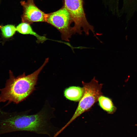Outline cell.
<instances>
[{
	"mask_svg": "<svg viewBox=\"0 0 137 137\" xmlns=\"http://www.w3.org/2000/svg\"><path fill=\"white\" fill-rule=\"evenodd\" d=\"M54 109L45 104L37 113L29 114L28 111L8 112L0 107V135L10 132L26 131L56 137L60 129L50 122Z\"/></svg>",
	"mask_w": 137,
	"mask_h": 137,
	"instance_id": "cell-1",
	"label": "cell"
},
{
	"mask_svg": "<svg viewBox=\"0 0 137 137\" xmlns=\"http://www.w3.org/2000/svg\"><path fill=\"white\" fill-rule=\"evenodd\" d=\"M46 59L43 64L33 73L26 75L24 73L15 77L11 71L5 87L0 89V102H7L18 104L26 99L35 90L39 75L48 61Z\"/></svg>",
	"mask_w": 137,
	"mask_h": 137,
	"instance_id": "cell-2",
	"label": "cell"
},
{
	"mask_svg": "<svg viewBox=\"0 0 137 137\" xmlns=\"http://www.w3.org/2000/svg\"><path fill=\"white\" fill-rule=\"evenodd\" d=\"M82 84L84 90L83 95L72 118L62 128L63 130L77 117L89 109L98 101L99 97L102 95L101 89L103 84L99 83L95 77L90 82L82 81Z\"/></svg>",
	"mask_w": 137,
	"mask_h": 137,
	"instance_id": "cell-3",
	"label": "cell"
},
{
	"mask_svg": "<svg viewBox=\"0 0 137 137\" xmlns=\"http://www.w3.org/2000/svg\"><path fill=\"white\" fill-rule=\"evenodd\" d=\"M64 6L69 12L72 23L74 34H82L83 31L88 35L90 31L94 33L93 27L88 21L84 11L82 0H64Z\"/></svg>",
	"mask_w": 137,
	"mask_h": 137,
	"instance_id": "cell-4",
	"label": "cell"
},
{
	"mask_svg": "<svg viewBox=\"0 0 137 137\" xmlns=\"http://www.w3.org/2000/svg\"><path fill=\"white\" fill-rule=\"evenodd\" d=\"M46 22L56 28L60 32L62 40L69 41L74 34L70 14L64 6L59 10L47 14Z\"/></svg>",
	"mask_w": 137,
	"mask_h": 137,
	"instance_id": "cell-5",
	"label": "cell"
},
{
	"mask_svg": "<svg viewBox=\"0 0 137 137\" xmlns=\"http://www.w3.org/2000/svg\"><path fill=\"white\" fill-rule=\"evenodd\" d=\"M23 7L22 22L31 24L34 22H46L47 14L41 10L35 4L34 0L21 2Z\"/></svg>",
	"mask_w": 137,
	"mask_h": 137,
	"instance_id": "cell-6",
	"label": "cell"
},
{
	"mask_svg": "<svg viewBox=\"0 0 137 137\" xmlns=\"http://www.w3.org/2000/svg\"><path fill=\"white\" fill-rule=\"evenodd\" d=\"M84 92L83 87L71 86L66 88L64 95L67 99L74 101H79L82 97Z\"/></svg>",
	"mask_w": 137,
	"mask_h": 137,
	"instance_id": "cell-7",
	"label": "cell"
},
{
	"mask_svg": "<svg viewBox=\"0 0 137 137\" xmlns=\"http://www.w3.org/2000/svg\"><path fill=\"white\" fill-rule=\"evenodd\" d=\"M17 31L19 33L24 35H30L36 37L38 43H43L48 39L45 37L38 35L32 29L30 24L25 22H22L16 27Z\"/></svg>",
	"mask_w": 137,
	"mask_h": 137,
	"instance_id": "cell-8",
	"label": "cell"
},
{
	"mask_svg": "<svg viewBox=\"0 0 137 137\" xmlns=\"http://www.w3.org/2000/svg\"><path fill=\"white\" fill-rule=\"evenodd\" d=\"M98 101L100 107L109 114H113L117 110L112 99L108 97L101 95L99 97Z\"/></svg>",
	"mask_w": 137,
	"mask_h": 137,
	"instance_id": "cell-9",
	"label": "cell"
},
{
	"mask_svg": "<svg viewBox=\"0 0 137 137\" xmlns=\"http://www.w3.org/2000/svg\"><path fill=\"white\" fill-rule=\"evenodd\" d=\"M0 29L3 37L7 38L12 37L17 31L16 28L12 25L0 26Z\"/></svg>",
	"mask_w": 137,
	"mask_h": 137,
	"instance_id": "cell-10",
	"label": "cell"
},
{
	"mask_svg": "<svg viewBox=\"0 0 137 137\" xmlns=\"http://www.w3.org/2000/svg\"><path fill=\"white\" fill-rule=\"evenodd\" d=\"M122 7L129 8L137 6V0H114Z\"/></svg>",
	"mask_w": 137,
	"mask_h": 137,
	"instance_id": "cell-11",
	"label": "cell"
},
{
	"mask_svg": "<svg viewBox=\"0 0 137 137\" xmlns=\"http://www.w3.org/2000/svg\"></svg>",
	"mask_w": 137,
	"mask_h": 137,
	"instance_id": "cell-12",
	"label": "cell"
}]
</instances>
